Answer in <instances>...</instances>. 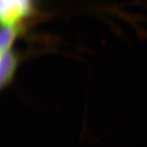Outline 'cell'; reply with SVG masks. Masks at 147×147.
<instances>
[{"mask_svg": "<svg viewBox=\"0 0 147 147\" xmlns=\"http://www.w3.org/2000/svg\"><path fill=\"white\" fill-rule=\"evenodd\" d=\"M34 0H1L3 26H20V21L33 11Z\"/></svg>", "mask_w": 147, "mask_h": 147, "instance_id": "6da1fadb", "label": "cell"}, {"mask_svg": "<svg viewBox=\"0 0 147 147\" xmlns=\"http://www.w3.org/2000/svg\"><path fill=\"white\" fill-rule=\"evenodd\" d=\"M18 65L19 57L16 53L9 50L1 53L0 86L2 89L8 87L12 83Z\"/></svg>", "mask_w": 147, "mask_h": 147, "instance_id": "7a4b0ae2", "label": "cell"}, {"mask_svg": "<svg viewBox=\"0 0 147 147\" xmlns=\"http://www.w3.org/2000/svg\"><path fill=\"white\" fill-rule=\"evenodd\" d=\"M20 32V26H3L1 30V53L11 50L13 41Z\"/></svg>", "mask_w": 147, "mask_h": 147, "instance_id": "3957f363", "label": "cell"}]
</instances>
